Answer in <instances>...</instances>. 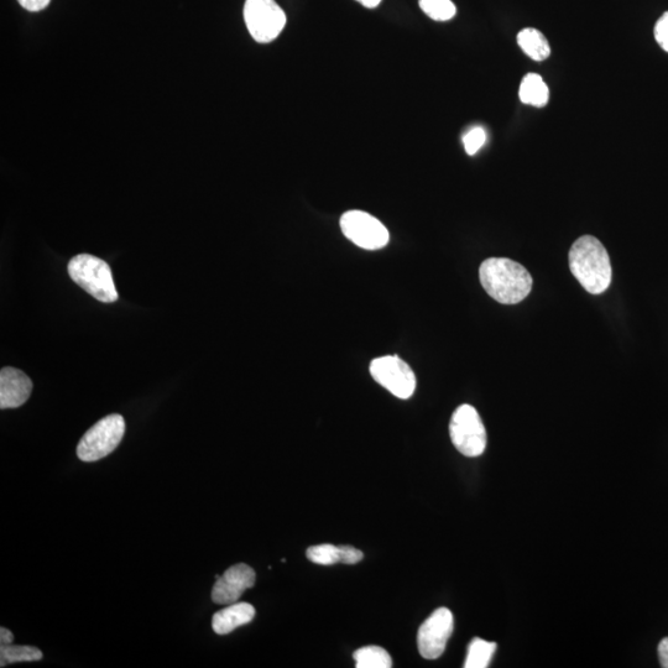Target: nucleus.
<instances>
[{"label":"nucleus","mask_w":668,"mask_h":668,"mask_svg":"<svg viewBox=\"0 0 668 668\" xmlns=\"http://www.w3.org/2000/svg\"><path fill=\"white\" fill-rule=\"evenodd\" d=\"M483 289L495 301L515 305L526 299L532 289V278L523 265L506 258L485 260L479 269Z\"/></svg>","instance_id":"1"},{"label":"nucleus","mask_w":668,"mask_h":668,"mask_svg":"<svg viewBox=\"0 0 668 668\" xmlns=\"http://www.w3.org/2000/svg\"><path fill=\"white\" fill-rule=\"evenodd\" d=\"M454 628L453 614L450 609L438 608L420 626L417 634V646L426 660H436L446 650Z\"/></svg>","instance_id":"9"},{"label":"nucleus","mask_w":668,"mask_h":668,"mask_svg":"<svg viewBox=\"0 0 668 668\" xmlns=\"http://www.w3.org/2000/svg\"><path fill=\"white\" fill-rule=\"evenodd\" d=\"M485 140H487L485 130L482 127L473 128L463 137L464 149L468 155H476L482 149Z\"/></svg>","instance_id":"20"},{"label":"nucleus","mask_w":668,"mask_h":668,"mask_svg":"<svg viewBox=\"0 0 668 668\" xmlns=\"http://www.w3.org/2000/svg\"><path fill=\"white\" fill-rule=\"evenodd\" d=\"M341 547V562L344 565H356L363 560L364 555L362 551L356 549L352 546H339Z\"/></svg>","instance_id":"22"},{"label":"nucleus","mask_w":668,"mask_h":668,"mask_svg":"<svg viewBox=\"0 0 668 668\" xmlns=\"http://www.w3.org/2000/svg\"><path fill=\"white\" fill-rule=\"evenodd\" d=\"M357 668H390L393 660L389 652L380 646H367L357 650L353 654Z\"/></svg>","instance_id":"16"},{"label":"nucleus","mask_w":668,"mask_h":668,"mask_svg":"<svg viewBox=\"0 0 668 668\" xmlns=\"http://www.w3.org/2000/svg\"><path fill=\"white\" fill-rule=\"evenodd\" d=\"M255 608L249 603H233L219 610L212 618V629L217 635H228L232 631L253 621Z\"/></svg>","instance_id":"12"},{"label":"nucleus","mask_w":668,"mask_h":668,"mask_svg":"<svg viewBox=\"0 0 668 668\" xmlns=\"http://www.w3.org/2000/svg\"><path fill=\"white\" fill-rule=\"evenodd\" d=\"M419 4L422 12L436 22H448L457 13L452 0H419Z\"/></svg>","instance_id":"18"},{"label":"nucleus","mask_w":668,"mask_h":668,"mask_svg":"<svg viewBox=\"0 0 668 668\" xmlns=\"http://www.w3.org/2000/svg\"><path fill=\"white\" fill-rule=\"evenodd\" d=\"M518 44L530 59L534 61H545L551 55L549 41L541 31L534 28H526L518 34Z\"/></svg>","instance_id":"14"},{"label":"nucleus","mask_w":668,"mask_h":668,"mask_svg":"<svg viewBox=\"0 0 668 668\" xmlns=\"http://www.w3.org/2000/svg\"><path fill=\"white\" fill-rule=\"evenodd\" d=\"M257 574L252 567L238 563L219 576L212 589V600L218 605L237 603L244 592L253 588Z\"/></svg>","instance_id":"10"},{"label":"nucleus","mask_w":668,"mask_h":668,"mask_svg":"<svg viewBox=\"0 0 668 668\" xmlns=\"http://www.w3.org/2000/svg\"><path fill=\"white\" fill-rule=\"evenodd\" d=\"M519 97L520 101L527 104V106L542 108L549 102V87H547L544 78L540 75L529 73V75L524 77L523 82H521Z\"/></svg>","instance_id":"13"},{"label":"nucleus","mask_w":668,"mask_h":668,"mask_svg":"<svg viewBox=\"0 0 668 668\" xmlns=\"http://www.w3.org/2000/svg\"><path fill=\"white\" fill-rule=\"evenodd\" d=\"M69 275L75 283L103 304L118 300L111 268L91 254L76 255L69 264Z\"/></svg>","instance_id":"3"},{"label":"nucleus","mask_w":668,"mask_h":668,"mask_svg":"<svg viewBox=\"0 0 668 668\" xmlns=\"http://www.w3.org/2000/svg\"><path fill=\"white\" fill-rule=\"evenodd\" d=\"M570 269L574 278L592 295H600L612 283V264L604 245L597 238L583 236L570 250Z\"/></svg>","instance_id":"2"},{"label":"nucleus","mask_w":668,"mask_h":668,"mask_svg":"<svg viewBox=\"0 0 668 668\" xmlns=\"http://www.w3.org/2000/svg\"><path fill=\"white\" fill-rule=\"evenodd\" d=\"M33 391V382L22 370L3 368L0 372V407L17 409L28 401Z\"/></svg>","instance_id":"11"},{"label":"nucleus","mask_w":668,"mask_h":668,"mask_svg":"<svg viewBox=\"0 0 668 668\" xmlns=\"http://www.w3.org/2000/svg\"><path fill=\"white\" fill-rule=\"evenodd\" d=\"M659 659L661 666L668 668V638L662 640L659 645Z\"/></svg>","instance_id":"24"},{"label":"nucleus","mask_w":668,"mask_h":668,"mask_svg":"<svg viewBox=\"0 0 668 668\" xmlns=\"http://www.w3.org/2000/svg\"><path fill=\"white\" fill-rule=\"evenodd\" d=\"M18 2L29 12H41L49 7L51 0H18Z\"/></svg>","instance_id":"23"},{"label":"nucleus","mask_w":668,"mask_h":668,"mask_svg":"<svg viewBox=\"0 0 668 668\" xmlns=\"http://www.w3.org/2000/svg\"><path fill=\"white\" fill-rule=\"evenodd\" d=\"M497 651V644L489 643L483 639H473L468 646V654L464 667L487 668Z\"/></svg>","instance_id":"15"},{"label":"nucleus","mask_w":668,"mask_h":668,"mask_svg":"<svg viewBox=\"0 0 668 668\" xmlns=\"http://www.w3.org/2000/svg\"><path fill=\"white\" fill-rule=\"evenodd\" d=\"M306 556L316 565L332 566L341 562V547L331 544L312 546L307 549Z\"/></svg>","instance_id":"19"},{"label":"nucleus","mask_w":668,"mask_h":668,"mask_svg":"<svg viewBox=\"0 0 668 668\" xmlns=\"http://www.w3.org/2000/svg\"><path fill=\"white\" fill-rule=\"evenodd\" d=\"M244 20L257 43L269 44L284 30L286 14L275 0H247Z\"/></svg>","instance_id":"6"},{"label":"nucleus","mask_w":668,"mask_h":668,"mask_svg":"<svg viewBox=\"0 0 668 668\" xmlns=\"http://www.w3.org/2000/svg\"><path fill=\"white\" fill-rule=\"evenodd\" d=\"M341 229L352 243L365 250H379L389 243V231L379 219L363 211H349L341 217Z\"/></svg>","instance_id":"8"},{"label":"nucleus","mask_w":668,"mask_h":668,"mask_svg":"<svg viewBox=\"0 0 668 668\" xmlns=\"http://www.w3.org/2000/svg\"><path fill=\"white\" fill-rule=\"evenodd\" d=\"M450 436L454 447L466 457L482 456L487 448V431L471 405H461L453 412Z\"/></svg>","instance_id":"5"},{"label":"nucleus","mask_w":668,"mask_h":668,"mask_svg":"<svg viewBox=\"0 0 668 668\" xmlns=\"http://www.w3.org/2000/svg\"><path fill=\"white\" fill-rule=\"evenodd\" d=\"M124 433L125 421L122 415L104 417L83 435L77 446V457L83 462H96L109 456L122 442Z\"/></svg>","instance_id":"4"},{"label":"nucleus","mask_w":668,"mask_h":668,"mask_svg":"<svg viewBox=\"0 0 668 668\" xmlns=\"http://www.w3.org/2000/svg\"><path fill=\"white\" fill-rule=\"evenodd\" d=\"M14 643V634L12 631L2 628L0 629V644L10 645Z\"/></svg>","instance_id":"25"},{"label":"nucleus","mask_w":668,"mask_h":668,"mask_svg":"<svg viewBox=\"0 0 668 668\" xmlns=\"http://www.w3.org/2000/svg\"><path fill=\"white\" fill-rule=\"evenodd\" d=\"M370 374L378 384L399 399H410L415 393L416 378L414 372L403 359L386 356L374 359L370 363Z\"/></svg>","instance_id":"7"},{"label":"nucleus","mask_w":668,"mask_h":668,"mask_svg":"<svg viewBox=\"0 0 668 668\" xmlns=\"http://www.w3.org/2000/svg\"><path fill=\"white\" fill-rule=\"evenodd\" d=\"M654 34L660 48L668 52V12L662 14V17L657 20Z\"/></svg>","instance_id":"21"},{"label":"nucleus","mask_w":668,"mask_h":668,"mask_svg":"<svg viewBox=\"0 0 668 668\" xmlns=\"http://www.w3.org/2000/svg\"><path fill=\"white\" fill-rule=\"evenodd\" d=\"M43 656V652L38 647L0 645V667L17 664V662L40 661Z\"/></svg>","instance_id":"17"},{"label":"nucleus","mask_w":668,"mask_h":668,"mask_svg":"<svg viewBox=\"0 0 668 668\" xmlns=\"http://www.w3.org/2000/svg\"><path fill=\"white\" fill-rule=\"evenodd\" d=\"M360 4L363 5V7L368 8V9H374L379 7L380 3L383 2V0H357Z\"/></svg>","instance_id":"26"}]
</instances>
